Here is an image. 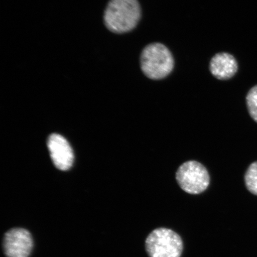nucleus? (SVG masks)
<instances>
[{"label": "nucleus", "instance_id": "1", "mask_svg": "<svg viewBox=\"0 0 257 257\" xmlns=\"http://www.w3.org/2000/svg\"><path fill=\"white\" fill-rule=\"evenodd\" d=\"M141 16L138 0H110L104 12V21L109 31L124 34L137 27Z\"/></svg>", "mask_w": 257, "mask_h": 257}, {"label": "nucleus", "instance_id": "2", "mask_svg": "<svg viewBox=\"0 0 257 257\" xmlns=\"http://www.w3.org/2000/svg\"><path fill=\"white\" fill-rule=\"evenodd\" d=\"M174 64L171 52L162 44H149L141 54V69L144 75L151 79L166 78L172 72Z\"/></svg>", "mask_w": 257, "mask_h": 257}, {"label": "nucleus", "instance_id": "3", "mask_svg": "<svg viewBox=\"0 0 257 257\" xmlns=\"http://www.w3.org/2000/svg\"><path fill=\"white\" fill-rule=\"evenodd\" d=\"M146 248L150 257H181L184 245L178 233L162 227L148 236Z\"/></svg>", "mask_w": 257, "mask_h": 257}, {"label": "nucleus", "instance_id": "4", "mask_svg": "<svg viewBox=\"0 0 257 257\" xmlns=\"http://www.w3.org/2000/svg\"><path fill=\"white\" fill-rule=\"evenodd\" d=\"M176 178L182 190L190 194H200L210 184V176L206 168L196 161H189L179 167Z\"/></svg>", "mask_w": 257, "mask_h": 257}, {"label": "nucleus", "instance_id": "5", "mask_svg": "<svg viewBox=\"0 0 257 257\" xmlns=\"http://www.w3.org/2000/svg\"><path fill=\"white\" fill-rule=\"evenodd\" d=\"M3 248L7 257H29L33 248V240L27 230L15 228L6 233Z\"/></svg>", "mask_w": 257, "mask_h": 257}, {"label": "nucleus", "instance_id": "6", "mask_svg": "<svg viewBox=\"0 0 257 257\" xmlns=\"http://www.w3.org/2000/svg\"><path fill=\"white\" fill-rule=\"evenodd\" d=\"M47 146L51 160L57 169L64 171L71 168L73 152L65 138L59 134H51L48 138Z\"/></svg>", "mask_w": 257, "mask_h": 257}, {"label": "nucleus", "instance_id": "7", "mask_svg": "<svg viewBox=\"0 0 257 257\" xmlns=\"http://www.w3.org/2000/svg\"><path fill=\"white\" fill-rule=\"evenodd\" d=\"M238 66L235 58L227 53L216 54L210 63V70L215 78L220 80H227L235 75Z\"/></svg>", "mask_w": 257, "mask_h": 257}, {"label": "nucleus", "instance_id": "8", "mask_svg": "<svg viewBox=\"0 0 257 257\" xmlns=\"http://www.w3.org/2000/svg\"><path fill=\"white\" fill-rule=\"evenodd\" d=\"M244 179L247 189L251 194L257 195V162L252 163L248 167Z\"/></svg>", "mask_w": 257, "mask_h": 257}, {"label": "nucleus", "instance_id": "9", "mask_svg": "<svg viewBox=\"0 0 257 257\" xmlns=\"http://www.w3.org/2000/svg\"><path fill=\"white\" fill-rule=\"evenodd\" d=\"M246 101L250 117L257 123V85L249 90Z\"/></svg>", "mask_w": 257, "mask_h": 257}]
</instances>
